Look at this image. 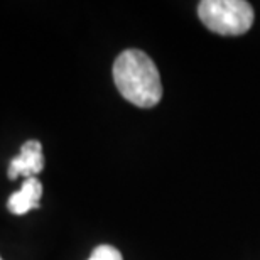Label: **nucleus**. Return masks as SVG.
Returning a JSON list of instances; mask_svg holds the SVG:
<instances>
[{
	"instance_id": "5",
	"label": "nucleus",
	"mask_w": 260,
	"mask_h": 260,
	"mask_svg": "<svg viewBox=\"0 0 260 260\" xmlns=\"http://www.w3.org/2000/svg\"><path fill=\"white\" fill-rule=\"evenodd\" d=\"M88 260H123L122 253L112 245H98Z\"/></svg>"
},
{
	"instance_id": "4",
	"label": "nucleus",
	"mask_w": 260,
	"mask_h": 260,
	"mask_svg": "<svg viewBox=\"0 0 260 260\" xmlns=\"http://www.w3.org/2000/svg\"><path fill=\"white\" fill-rule=\"evenodd\" d=\"M41 196H43V184L38 178L24 179L22 186L17 193H12L7 201V208L14 215H25L30 210H38L41 206Z\"/></svg>"
},
{
	"instance_id": "3",
	"label": "nucleus",
	"mask_w": 260,
	"mask_h": 260,
	"mask_svg": "<svg viewBox=\"0 0 260 260\" xmlns=\"http://www.w3.org/2000/svg\"><path fill=\"white\" fill-rule=\"evenodd\" d=\"M44 169V155L43 145L38 140H27L22 144L20 152L10 160L7 176L9 179H17L19 176H24L25 179L36 178Z\"/></svg>"
},
{
	"instance_id": "2",
	"label": "nucleus",
	"mask_w": 260,
	"mask_h": 260,
	"mask_svg": "<svg viewBox=\"0 0 260 260\" xmlns=\"http://www.w3.org/2000/svg\"><path fill=\"white\" fill-rule=\"evenodd\" d=\"M198 15L208 29L221 36H242L253 24V9L245 0H203Z\"/></svg>"
},
{
	"instance_id": "6",
	"label": "nucleus",
	"mask_w": 260,
	"mask_h": 260,
	"mask_svg": "<svg viewBox=\"0 0 260 260\" xmlns=\"http://www.w3.org/2000/svg\"><path fill=\"white\" fill-rule=\"evenodd\" d=\"M0 260H2V257H0Z\"/></svg>"
},
{
	"instance_id": "1",
	"label": "nucleus",
	"mask_w": 260,
	"mask_h": 260,
	"mask_svg": "<svg viewBox=\"0 0 260 260\" xmlns=\"http://www.w3.org/2000/svg\"><path fill=\"white\" fill-rule=\"evenodd\" d=\"M113 81L120 95L135 107H155L162 98L157 66L140 49H125L113 63Z\"/></svg>"
}]
</instances>
